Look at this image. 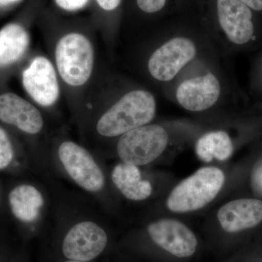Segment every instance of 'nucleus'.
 Returning <instances> with one entry per match:
<instances>
[{"label":"nucleus","instance_id":"6","mask_svg":"<svg viewBox=\"0 0 262 262\" xmlns=\"http://www.w3.org/2000/svg\"><path fill=\"white\" fill-rule=\"evenodd\" d=\"M194 43L188 38H173L164 43L150 57L148 69L155 80L168 82L196 56Z\"/></svg>","mask_w":262,"mask_h":262},{"label":"nucleus","instance_id":"23","mask_svg":"<svg viewBox=\"0 0 262 262\" xmlns=\"http://www.w3.org/2000/svg\"><path fill=\"white\" fill-rule=\"evenodd\" d=\"M20 1V0H0V8L9 6L10 5L15 4Z\"/></svg>","mask_w":262,"mask_h":262},{"label":"nucleus","instance_id":"5","mask_svg":"<svg viewBox=\"0 0 262 262\" xmlns=\"http://www.w3.org/2000/svg\"><path fill=\"white\" fill-rule=\"evenodd\" d=\"M58 155L66 171L82 189L96 192L104 187L102 170L83 147L72 141H65L58 148Z\"/></svg>","mask_w":262,"mask_h":262},{"label":"nucleus","instance_id":"20","mask_svg":"<svg viewBox=\"0 0 262 262\" xmlns=\"http://www.w3.org/2000/svg\"><path fill=\"white\" fill-rule=\"evenodd\" d=\"M56 2L62 9L74 11L83 8L89 0H56Z\"/></svg>","mask_w":262,"mask_h":262},{"label":"nucleus","instance_id":"4","mask_svg":"<svg viewBox=\"0 0 262 262\" xmlns=\"http://www.w3.org/2000/svg\"><path fill=\"white\" fill-rule=\"evenodd\" d=\"M168 142V134L164 127L144 125L122 134L117 144V153L122 163L140 166L156 160Z\"/></svg>","mask_w":262,"mask_h":262},{"label":"nucleus","instance_id":"11","mask_svg":"<svg viewBox=\"0 0 262 262\" xmlns=\"http://www.w3.org/2000/svg\"><path fill=\"white\" fill-rule=\"evenodd\" d=\"M217 13L221 27L231 42L245 45L252 39V13L247 5L239 0H217Z\"/></svg>","mask_w":262,"mask_h":262},{"label":"nucleus","instance_id":"22","mask_svg":"<svg viewBox=\"0 0 262 262\" xmlns=\"http://www.w3.org/2000/svg\"><path fill=\"white\" fill-rule=\"evenodd\" d=\"M248 8L254 10H262V0H239Z\"/></svg>","mask_w":262,"mask_h":262},{"label":"nucleus","instance_id":"10","mask_svg":"<svg viewBox=\"0 0 262 262\" xmlns=\"http://www.w3.org/2000/svg\"><path fill=\"white\" fill-rule=\"evenodd\" d=\"M221 84L213 74L198 76L184 81L177 89L179 104L192 112H201L211 108L220 98Z\"/></svg>","mask_w":262,"mask_h":262},{"label":"nucleus","instance_id":"9","mask_svg":"<svg viewBox=\"0 0 262 262\" xmlns=\"http://www.w3.org/2000/svg\"><path fill=\"white\" fill-rule=\"evenodd\" d=\"M24 89L31 97L43 106L56 102L59 86L54 67L44 57H37L23 73Z\"/></svg>","mask_w":262,"mask_h":262},{"label":"nucleus","instance_id":"14","mask_svg":"<svg viewBox=\"0 0 262 262\" xmlns=\"http://www.w3.org/2000/svg\"><path fill=\"white\" fill-rule=\"evenodd\" d=\"M112 180L120 192L131 201H143L152 192L151 184L141 179L140 170L136 165L117 164L112 173Z\"/></svg>","mask_w":262,"mask_h":262},{"label":"nucleus","instance_id":"16","mask_svg":"<svg viewBox=\"0 0 262 262\" xmlns=\"http://www.w3.org/2000/svg\"><path fill=\"white\" fill-rule=\"evenodd\" d=\"M29 44L28 33L21 26L10 24L0 30V67L18 61Z\"/></svg>","mask_w":262,"mask_h":262},{"label":"nucleus","instance_id":"19","mask_svg":"<svg viewBox=\"0 0 262 262\" xmlns=\"http://www.w3.org/2000/svg\"><path fill=\"white\" fill-rule=\"evenodd\" d=\"M166 0H137L138 6L147 13H155L163 9Z\"/></svg>","mask_w":262,"mask_h":262},{"label":"nucleus","instance_id":"2","mask_svg":"<svg viewBox=\"0 0 262 262\" xmlns=\"http://www.w3.org/2000/svg\"><path fill=\"white\" fill-rule=\"evenodd\" d=\"M225 180V174L220 169L202 168L174 188L167 200V207L174 213L201 209L214 199Z\"/></svg>","mask_w":262,"mask_h":262},{"label":"nucleus","instance_id":"17","mask_svg":"<svg viewBox=\"0 0 262 262\" xmlns=\"http://www.w3.org/2000/svg\"><path fill=\"white\" fill-rule=\"evenodd\" d=\"M232 140L225 131L208 133L198 139L195 146L196 154L202 161L210 163L213 159L225 161L233 153Z\"/></svg>","mask_w":262,"mask_h":262},{"label":"nucleus","instance_id":"3","mask_svg":"<svg viewBox=\"0 0 262 262\" xmlns=\"http://www.w3.org/2000/svg\"><path fill=\"white\" fill-rule=\"evenodd\" d=\"M58 72L72 86L82 85L89 80L94 67V51L89 39L78 33L60 39L56 49Z\"/></svg>","mask_w":262,"mask_h":262},{"label":"nucleus","instance_id":"1","mask_svg":"<svg viewBox=\"0 0 262 262\" xmlns=\"http://www.w3.org/2000/svg\"><path fill=\"white\" fill-rule=\"evenodd\" d=\"M156 101L148 91H131L100 118L96 129L105 137H115L144 126L154 118Z\"/></svg>","mask_w":262,"mask_h":262},{"label":"nucleus","instance_id":"7","mask_svg":"<svg viewBox=\"0 0 262 262\" xmlns=\"http://www.w3.org/2000/svg\"><path fill=\"white\" fill-rule=\"evenodd\" d=\"M107 242V234L101 227L91 221H84L69 231L62 251L69 259L89 261L103 252Z\"/></svg>","mask_w":262,"mask_h":262},{"label":"nucleus","instance_id":"15","mask_svg":"<svg viewBox=\"0 0 262 262\" xmlns=\"http://www.w3.org/2000/svg\"><path fill=\"white\" fill-rule=\"evenodd\" d=\"M8 200L10 209L15 218L25 223H32L37 220L44 205V198L41 192L29 184L13 188Z\"/></svg>","mask_w":262,"mask_h":262},{"label":"nucleus","instance_id":"13","mask_svg":"<svg viewBox=\"0 0 262 262\" xmlns=\"http://www.w3.org/2000/svg\"><path fill=\"white\" fill-rule=\"evenodd\" d=\"M217 215L226 232H237L252 228L262 222V201L256 199L231 201L220 208Z\"/></svg>","mask_w":262,"mask_h":262},{"label":"nucleus","instance_id":"12","mask_svg":"<svg viewBox=\"0 0 262 262\" xmlns=\"http://www.w3.org/2000/svg\"><path fill=\"white\" fill-rule=\"evenodd\" d=\"M0 120L29 134H37L44 125L39 110L12 93L0 95Z\"/></svg>","mask_w":262,"mask_h":262},{"label":"nucleus","instance_id":"24","mask_svg":"<svg viewBox=\"0 0 262 262\" xmlns=\"http://www.w3.org/2000/svg\"><path fill=\"white\" fill-rule=\"evenodd\" d=\"M67 262H87V261H75V260H71V261H67Z\"/></svg>","mask_w":262,"mask_h":262},{"label":"nucleus","instance_id":"21","mask_svg":"<svg viewBox=\"0 0 262 262\" xmlns=\"http://www.w3.org/2000/svg\"><path fill=\"white\" fill-rule=\"evenodd\" d=\"M98 4L102 9L110 11L116 9L122 0H96Z\"/></svg>","mask_w":262,"mask_h":262},{"label":"nucleus","instance_id":"8","mask_svg":"<svg viewBox=\"0 0 262 262\" xmlns=\"http://www.w3.org/2000/svg\"><path fill=\"white\" fill-rule=\"evenodd\" d=\"M147 231L155 244L177 257H189L195 252V235L178 221H158L149 225Z\"/></svg>","mask_w":262,"mask_h":262},{"label":"nucleus","instance_id":"25","mask_svg":"<svg viewBox=\"0 0 262 262\" xmlns=\"http://www.w3.org/2000/svg\"><path fill=\"white\" fill-rule=\"evenodd\" d=\"M0 198H1V194H0Z\"/></svg>","mask_w":262,"mask_h":262},{"label":"nucleus","instance_id":"18","mask_svg":"<svg viewBox=\"0 0 262 262\" xmlns=\"http://www.w3.org/2000/svg\"><path fill=\"white\" fill-rule=\"evenodd\" d=\"M13 159V149L8 134L0 127V170L8 168Z\"/></svg>","mask_w":262,"mask_h":262}]
</instances>
